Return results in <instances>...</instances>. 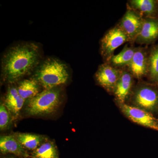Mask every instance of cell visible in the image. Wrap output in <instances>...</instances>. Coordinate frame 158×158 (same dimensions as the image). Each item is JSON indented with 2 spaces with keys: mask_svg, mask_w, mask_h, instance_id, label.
<instances>
[{
  "mask_svg": "<svg viewBox=\"0 0 158 158\" xmlns=\"http://www.w3.org/2000/svg\"><path fill=\"white\" fill-rule=\"evenodd\" d=\"M40 57L39 47L35 44L14 46L3 56L1 65L2 75L9 83L17 81L36 68Z\"/></svg>",
  "mask_w": 158,
  "mask_h": 158,
  "instance_id": "obj_1",
  "label": "cell"
},
{
  "mask_svg": "<svg viewBox=\"0 0 158 158\" xmlns=\"http://www.w3.org/2000/svg\"><path fill=\"white\" fill-rule=\"evenodd\" d=\"M68 67L62 61L48 58L37 67L34 78L45 90L57 88L68 81Z\"/></svg>",
  "mask_w": 158,
  "mask_h": 158,
  "instance_id": "obj_2",
  "label": "cell"
},
{
  "mask_svg": "<svg viewBox=\"0 0 158 158\" xmlns=\"http://www.w3.org/2000/svg\"><path fill=\"white\" fill-rule=\"evenodd\" d=\"M60 96L61 92L58 88L44 90L27 101L26 113L31 116L52 114L59 107Z\"/></svg>",
  "mask_w": 158,
  "mask_h": 158,
  "instance_id": "obj_3",
  "label": "cell"
},
{
  "mask_svg": "<svg viewBox=\"0 0 158 158\" xmlns=\"http://www.w3.org/2000/svg\"><path fill=\"white\" fill-rule=\"evenodd\" d=\"M158 88L152 83L139 81L134 86L129 105L153 114L158 110Z\"/></svg>",
  "mask_w": 158,
  "mask_h": 158,
  "instance_id": "obj_4",
  "label": "cell"
},
{
  "mask_svg": "<svg viewBox=\"0 0 158 158\" xmlns=\"http://www.w3.org/2000/svg\"><path fill=\"white\" fill-rule=\"evenodd\" d=\"M127 42H129L127 36L117 25L107 31L101 40L100 48L104 62H109L116 49Z\"/></svg>",
  "mask_w": 158,
  "mask_h": 158,
  "instance_id": "obj_5",
  "label": "cell"
},
{
  "mask_svg": "<svg viewBox=\"0 0 158 158\" xmlns=\"http://www.w3.org/2000/svg\"><path fill=\"white\" fill-rule=\"evenodd\" d=\"M122 113L133 123L158 131V119L152 113L127 103L116 104Z\"/></svg>",
  "mask_w": 158,
  "mask_h": 158,
  "instance_id": "obj_6",
  "label": "cell"
},
{
  "mask_svg": "<svg viewBox=\"0 0 158 158\" xmlns=\"http://www.w3.org/2000/svg\"><path fill=\"white\" fill-rule=\"evenodd\" d=\"M144 18L133 9L127 7V10L117 25L127 35L129 42H135L143 26Z\"/></svg>",
  "mask_w": 158,
  "mask_h": 158,
  "instance_id": "obj_7",
  "label": "cell"
},
{
  "mask_svg": "<svg viewBox=\"0 0 158 158\" xmlns=\"http://www.w3.org/2000/svg\"><path fill=\"white\" fill-rule=\"evenodd\" d=\"M122 72V69L115 68L107 62H104L98 66L94 78L98 85L108 93L113 94Z\"/></svg>",
  "mask_w": 158,
  "mask_h": 158,
  "instance_id": "obj_8",
  "label": "cell"
},
{
  "mask_svg": "<svg viewBox=\"0 0 158 158\" xmlns=\"http://www.w3.org/2000/svg\"><path fill=\"white\" fill-rule=\"evenodd\" d=\"M148 52L142 47H136L134 56L127 69L135 79L139 81L148 73Z\"/></svg>",
  "mask_w": 158,
  "mask_h": 158,
  "instance_id": "obj_9",
  "label": "cell"
},
{
  "mask_svg": "<svg viewBox=\"0 0 158 158\" xmlns=\"http://www.w3.org/2000/svg\"><path fill=\"white\" fill-rule=\"evenodd\" d=\"M135 79L127 68L122 69L121 77L113 93L116 104L126 103L128 101L135 86Z\"/></svg>",
  "mask_w": 158,
  "mask_h": 158,
  "instance_id": "obj_10",
  "label": "cell"
},
{
  "mask_svg": "<svg viewBox=\"0 0 158 158\" xmlns=\"http://www.w3.org/2000/svg\"><path fill=\"white\" fill-rule=\"evenodd\" d=\"M157 39L158 18H144L142 29L135 43L141 45H148L153 43Z\"/></svg>",
  "mask_w": 158,
  "mask_h": 158,
  "instance_id": "obj_11",
  "label": "cell"
},
{
  "mask_svg": "<svg viewBox=\"0 0 158 158\" xmlns=\"http://www.w3.org/2000/svg\"><path fill=\"white\" fill-rule=\"evenodd\" d=\"M127 7L137 11L143 18H158V1L130 0Z\"/></svg>",
  "mask_w": 158,
  "mask_h": 158,
  "instance_id": "obj_12",
  "label": "cell"
},
{
  "mask_svg": "<svg viewBox=\"0 0 158 158\" xmlns=\"http://www.w3.org/2000/svg\"><path fill=\"white\" fill-rule=\"evenodd\" d=\"M25 102V101L20 96L18 92L17 87L11 86L8 88L4 104L15 118L19 116Z\"/></svg>",
  "mask_w": 158,
  "mask_h": 158,
  "instance_id": "obj_13",
  "label": "cell"
},
{
  "mask_svg": "<svg viewBox=\"0 0 158 158\" xmlns=\"http://www.w3.org/2000/svg\"><path fill=\"white\" fill-rule=\"evenodd\" d=\"M0 151L3 154L11 153L22 157L27 158L29 156L25 149L14 135L1 136Z\"/></svg>",
  "mask_w": 158,
  "mask_h": 158,
  "instance_id": "obj_14",
  "label": "cell"
},
{
  "mask_svg": "<svg viewBox=\"0 0 158 158\" xmlns=\"http://www.w3.org/2000/svg\"><path fill=\"white\" fill-rule=\"evenodd\" d=\"M135 50L136 47L125 46L122 50L117 55H114L107 63L118 69L127 68L132 60Z\"/></svg>",
  "mask_w": 158,
  "mask_h": 158,
  "instance_id": "obj_15",
  "label": "cell"
},
{
  "mask_svg": "<svg viewBox=\"0 0 158 158\" xmlns=\"http://www.w3.org/2000/svg\"><path fill=\"white\" fill-rule=\"evenodd\" d=\"M14 136L25 149L33 151L46 140L44 136L30 133H17Z\"/></svg>",
  "mask_w": 158,
  "mask_h": 158,
  "instance_id": "obj_16",
  "label": "cell"
},
{
  "mask_svg": "<svg viewBox=\"0 0 158 158\" xmlns=\"http://www.w3.org/2000/svg\"><path fill=\"white\" fill-rule=\"evenodd\" d=\"M40 85L34 78L20 82L17 87L20 96L25 101H28L40 93Z\"/></svg>",
  "mask_w": 158,
  "mask_h": 158,
  "instance_id": "obj_17",
  "label": "cell"
},
{
  "mask_svg": "<svg viewBox=\"0 0 158 158\" xmlns=\"http://www.w3.org/2000/svg\"><path fill=\"white\" fill-rule=\"evenodd\" d=\"M147 77L152 84L158 87V45L152 47L148 52Z\"/></svg>",
  "mask_w": 158,
  "mask_h": 158,
  "instance_id": "obj_18",
  "label": "cell"
},
{
  "mask_svg": "<svg viewBox=\"0 0 158 158\" xmlns=\"http://www.w3.org/2000/svg\"><path fill=\"white\" fill-rule=\"evenodd\" d=\"M32 158H59V153L54 142L45 141L31 154Z\"/></svg>",
  "mask_w": 158,
  "mask_h": 158,
  "instance_id": "obj_19",
  "label": "cell"
},
{
  "mask_svg": "<svg viewBox=\"0 0 158 158\" xmlns=\"http://www.w3.org/2000/svg\"><path fill=\"white\" fill-rule=\"evenodd\" d=\"M12 116L4 103L0 106V130L4 131L9 129L12 121Z\"/></svg>",
  "mask_w": 158,
  "mask_h": 158,
  "instance_id": "obj_20",
  "label": "cell"
},
{
  "mask_svg": "<svg viewBox=\"0 0 158 158\" xmlns=\"http://www.w3.org/2000/svg\"><path fill=\"white\" fill-rule=\"evenodd\" d=\"M5 158H15L14 157H13L11 156V157H6Z\"/></svg>",
  "mask_w": 158,
  "mask_h": 158,
  "instance_id": "obj_21",
  "label": "cell"
}]
</instances>
